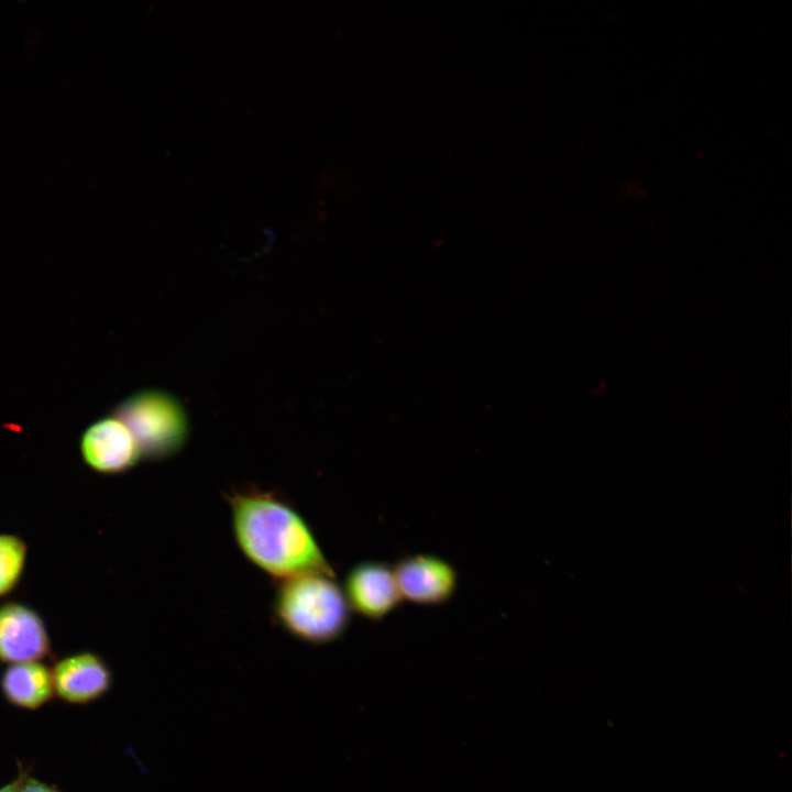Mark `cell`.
I'll return each mask as SVG.
<instances>
[{"label":"cell","instance_id":"3","mask_svg":"<svg viewBox=\"0 0 792 792\" xmlns=\"http://www.w3.org/2000/svg\"><path fill=\"white\" fill-rule=\"evenodd\" d=\"M129 429L141 457L164 460L185 447L189 421L177 397L157 388L140 389L122 399L111 411Z\"/></svg>","mask_w":792,"mask_h":792},{"label":"cell","instance_id":"4","mask_svg":"<svg viewBox=\"0 0 792 792\" xmlns=\"http://www.w3.org/2000/svg\"><path fill=\"white\" fill-rule=\"evenodd\" d=\"M79 451L89 469L107 475L128 472L142 459L131 432L111 413L85 429L80 436Z\"/></svg>","mask_w":792,"mask_h":792},{"label":"cell","instance_id":"1","mask_svg":"<svg viewBox=\"0 0 792 792\" xmlns=\"http://www.w3.org/2000/svg\"><path fill=\"white\" fill-rule=\"evenodd\" d=\"M233 538L242 554L271 578L336 573L307 520L282 496L249 487L228 498Z\"/></svg>","mask_w":792,"mask_h":792},{"label":"cell","instance_id":"6","mask_svg":"<svg viewBox=\"0 0 792 792\" xmlns=\"http://www.w3.org/2000/svg\"><path fill=\"white\" fill-rule=\"evenodd\" d=\"M342 588L350 609L373 622L385 618L403 601L393 566L382 562L358 563Z\"/></svg>","mask_w":792,"mask_h":792},{"label":"cell","instance_id":"11","mask_svg":"<svg viewBox=\"0 0 792 792\" xmlns=\"http://www.w3.org/2000/svg\"><path fill=\"white\" fill-rule=\"evenodd\" d=\"M20 792H61L55 788L38 781L37 779L24 776Z\"/></svg>","mask_w":792,"mask_h":792},{"label":"cell","instance_id":"10","mask_svg":"<svg viewBox=\"0 0 792 792\" xmlns=\"http://www.w3.org/2000/svg\"><path fill=\"white\" fill-rule=\"evenodd\" d=\"M28 558L25 541L12 534H0V597L20 582Z\"/></svg>","mask_w":792,"mask_h":792},{"label":"cell","instance_id":"2","mask_svg":"<svg viewBox=\"0 0 792 792\" xmlns=\"http://www.w3.org/2000/svg\"><path fill=\"white\" fill-rule=\"evenodd\" d=\"M273 615L294 638L324 645L339 639L350 624L351 609L334 575L307 573L278 581Z\"/></svg>","mask_w":792,"mask_h":792},{"label":"cell","instance_id":"9","mask_svg":"<svg viewBox=\"0 0 792 792\" xmlns=\"http://www.w3.org/2000/svg\"><path fill=\"white\" fill-rule=\"evenodd\" d=\"M0 689L10 704L36 710L54 694L52 671L40 661L9 664L1 675Z\"/></svg>","mask_w":792,"mask_h":792},{"label":"cell","instance_id":"7","mask_svg":"<svg viewBox=\"0 0 792 792\" xmlns=\"http://www.w3.org/2000/svg\"><path fill=\"white\" fill-rule=\"evenodd\" d=\"M50 650L46 625L34 608L19 602L0 605V661H40Z\"/></svg>","mask_w":792,"mask_h":792},{"label":"cell","instance_id":"12","mask_svg":"<svg viewBox=\"0 0 792 792\" xmlns=\"http://www.w3.org/2000/svg\"><path fill=\"white\" fill-rule=\"evenodd\" d=\"M25 774L19 776L16 779L0 789V792H20L21 783Z\"/></svg>","mask_w":792,"mask_h":792},{"label":"cell","instance_id":"5","mask_svg":"<svg viewBox=\"0 0 792 792\" xmlns=\"http://www.w3.org/2000/svg\"><path fill=\"white\" fill-rule=\"evenodd\" d=\"M393 570L402 598L418 605L444 604L458 587L454 566L435 554L404 557Z\"/></svg>","mask_w":792,"mask_h":792},{"label":"cell","instance_id":"8","mask_svg":"<svg viewBox=\"0 0 792 792\" xmlns=\"http://www.w3.org/2000/svg\"><path fill=\"white\" fill-rule=\"evenodd\" d=\"M52 671L54 693L70 704H87L107 693L112 673L98 654L84 651L57 661Z\"/></svg>","mask_w":792,"mask_h":792}]
</instances>
